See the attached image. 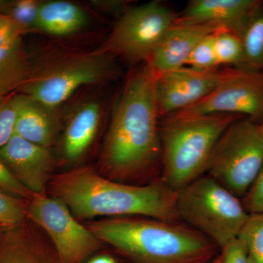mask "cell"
Here are the masks:
<instances>
[{
    "mask_svg": "<svg viewBox=\"0 0 263 263\" xmlns=\"http://www.w3.org/2000/svg\"><path fill=\"white\" fill-rule=\"evenodd\" d=\"M178 15L158 1L129 8L99 49L131 62H146Z\"/></svg>",
    "mask_w": 263,
    "mask_h": 263,
    "instance_id": "ba28073f",
    "label": "cell"
},
{
    "mask_svg": "<svg viewBox=\"0 0 263 263\" xmlns=\"http://www.w3.org/2000/svg\"><path fill=\"white\" fill-rule=\"evenodd\" d=\"M100 10L108 12H125L127 3L124 1H93L91 3Z\"/></svg>",
    "mask_w": 263,
    "mask_h": 263,
    "instance_id": "4dcf8cb0",
    "label": "cell"
},
{
    "mask_svg": "<svg viewBox=\"0 0 263 263\" xmlns=\"http://www.w3.org/2000/svg\"><path fill=\"white\" fill-rule=\"evenodd\" d=\"M176 210L179 219L222 249L238 238L250 216L238 197L210 176L178 191Z\"/></svg>",
    "mask_w": 263,
    "mask_h": 263,
    "instance_id": "8992f818",
    "label": "cell"
},
{
    "mask_svg": "<svg viewBox=\"0 0 263 263\" xmlns=\"http://www.w3.org/2000/svg\"><path fill=\"white\" fill-rule=\"evenodd\" d=\"M156 79L146 62L126 81L100 160L103 171L112 179L141 174L162 158Z\"/></svg>",
    "mask_w": 263,
    "mask_h": 263,
    "instance_id": "6da1fadb",
    "label": "cell"
},
{
    "mask_svg": "<svg viewBox=\"0 0 263 263\" xmlns=\"http://www.w3.org/2000/svg\"><path fill=\"white\" fill-rule=\"evenodd\" d=\"M89 21L88 13L70 2H45L40 7L37 30L53 36L70 35L82 30Z\"/></svg>",
    "mask_w": 263,
    "mask_h": 263,
    "instance_id": "ac0fdd59",
    "label": "cell"
},
{
    "mask_svg": "<svg viewBox=\"0 0 263 263\" xmlns=\"http://www.w3.org/2000/svg\"><path fill=\"white\" fill-rule=\"evenodd\" d=\"M221 30L226 29L214 24L176 22L146 62L156 75L185 67L192 51L199 42L204 37Z\"/></svg>",
    "mask_w": 263,
    "mask_h": 263,
    "instance_id": "5bb4252c",
    "label": "cell"
},
{
    "mask_svg": "<svg viewBox=\"0 0 263 263\" xmlns=\"http://www.w3.org/2000/svg\"><path fill=\"white\" fill-rule=\"evenodd\" d=\"M24 32L14 21L0 13V48L21 37Z\"/></svg>",
    "mask_w": 263,
    "mask_h": 263,
    "instance_id": "f546056e",
    "label": "cell"
},
{
    "mask_svg": "<svg viewBox=\"0 0 263 263\" xmlns=\"http://www.w3.org/2000/svg\"><path fill=\"white\" fill-rule=\"evenodd\" d=\"M223 249L224 254L220 263H250L248 249L240 238L232 240Z\"/></svg>",
    "mask_w": 263,
    "mask_h": 263,
    "instance_id": "f1b7e54d",
    "label": "cell"
},
{
    "mask_svg": "<svg viewBox=\"0 0 263 263\" xmlns=\"http://www.w3.org/2000/svg\"><path fill=\"white\" fill-rule=\"evenodd\" d=\"M51 186L54 197L79 219L139 215L168 222L179 219L177 192L162 180L145 186H133L81 167L57 175Z\"/></svg>",
    "mask_w": 263,
    "mask_h": 263,
    "instance_id": "7a4b0ae2",
    "label": "cell"
},
{
    "mask_svg": "<svg viewBox=\"0 0 263 263\" xmlns=\"http://www.w3.org/2000/svg\"><path fill=\"white\" fill-rule=\"evenodd\" d=\"M260 1L257 0H193L177 23L214 24L238 36L246 20Z\"/></svg>",
    "mask_w": 263,
    "mask_h": 263,
    "instance_id": "9a60e30c",
    "label": "cell"
},
{
    "mask_svg": "<svg viewBox=\"0 0 263 263\" xmlns=\"http://www.w3.org/2000/svg\"><path fill=\"white\" fill-rule=\"evenodd\" d=\"M250 263H254L253 261H252V259H251V257H250Z\"/></svg>",
    "mask_w": 263,
    "mask_h": 263,
    "instance_id": "8d00e7d4",
    "label": "cell"
},
{
    "mask_svg": "<svg viewBox=\"0 0 263 263\" xmlns=\"http://www.w3.org/2000/svg\"><path fill=\"white\" fill-rule=\"evenodd\" d=\"M243 206L247 212L252 214L263 213V165L255 181L247 192Z\"/></svg>",
    "mask_w": 263,
    "mask_h": 263,
    "instance_id": "83f0119b",
    "label": "cell"
},
{
    "mask_svg": "<svg viewBox=\"0 0 263 263\" xmlns=\"http://www.w3.org/2000/svg\"><path fill=\"white\" fill-rule=\"evenodd\" d=\"M103 243L138 263H196L214 250V243L190 227L157 219L117 217L90 223Z\"/></svg>",
    "mask_w": 263,
    "mask_h": 263,
    "instance_id": "3957f363",
    "label": "cell"
},
{
    "mask_svg": "<svg viewBox=\"0 0 263 263\" xmlns=\"http://www.w3.org/2000/svg\"><path fill=\"white\" fill-rule=\"evenodd\" d=\"M42 2L36 0L10 1L3 14L8 15L18 24L24 33L37 30V21Z\"/></svg>",
    "mask_w": 263,
    "mask_h": 263,
    "instance_id": "603a6c76",
    "label": "cell"
},
{
    "mask_svg": "<svg viewBox=\"0 0 263 263\" xmlns=\"http://www.w3.org/2000/svg\"><path fill=\"white\" fill-rule=\"evenodd\" d=\"M238 238L243 240L254 263H263V213L252 214Z\"/></svg>",
    "mask_w": 263,
    "mask_h": 263,
    "instance_id": "7402d4cb",
    "label": "cell"
},
{
    "mask_svg": "<svg viewBox=\"0 0 263 263\" xmlns=\"http://www.w3.org/2000/svg\"><path fill=\"white\" fill-rule=\"evenodd\" d=\"M214 263H220V259H217V260H216Z\"/></svg>",
    "mask_w": 263,
    "mask_h": 263,
    "instance_id": "e575fe53",
    "label": "cell"
},
{
    "mask_svg": "<svg viewBox=\"0 0 263 263\" xmlns=\"http://www.w3.org/2000/svg\"><path fill=\"white\" fill-rule=\"evenodd\" d=\"M27 218L44 232L63 263H83L103 243L63 202L46 193L34 194L29 200Z\"/></svg>",
    "mask_w": 263,
    "mask_h": 263,
    "instance_id": "9c48e42d",
    "label": "cell"
},
{
    "mask_svg": "<svg viewBox=\"0 0 263 263\" xmlns=\"http://www.w3.org/2000/svg\"><path fill=\"white\" fill-rule=\"evenodd\" d=\"M29 200L10 196L0 191V224L11 228L20 224L27 218Z\"/></svg>",
    "mask_w": 263,
    "mask_h": 263,
    "instance_id": "cb8c5ba5",
    "label": "cell"
},
{
    "mask_svg": "<svg viewBox=\"0 0 263 263\" xmlns=\"http://www.w3.org/2000/svg\"><path fill=\"white\" fill-rule=\"evenodd\" d=\"M25 220L0 232V263H63L43 230Z\"/></svg>",
    "mask_w": 263,
    "mask_h": 263,
    "instance_id": "4fadbf2b",
    "label": "cell"
},
{
    "mask_svg": "<svg viewBox=\"0 0 263 263\" xmlns=\"http://www.w3.org/2000/svg\"><path fill=\"white\" fill-rule=\"evenodd\" d=\"M15 110L14 134L48 148L56 138L59 121L54 109L27 95H13Z\"/></svg>",
    "mask_w": 263,
    "mask_h": 263,
    "instance_id": "2e32d148",
    "label": "cell"
},
{
    "mask_svg": "<svg viewBox=\"0 0 263 263\" xmlns=\"http://www.w3.org/2000/svg\"><path fill=\"white\" fill-rule=\"evenodd\" d=\"M215 114H238L252 121L263 119V71L233 67L229 76L210 95L168 117Z\"/></svg>",
    "mask_w": 263,
    "mask_h": 263,
    "instance_id": "30bf717a",
    "label": "cell"
},
{
    "mask_svg": "<svg viewBox=\"0 0 263 263\" xmlns=\"http://www.w3.org/2000/svg\"><path fill=\"white\" fill-rule=\"evenodd\" d=\"M233 67L197 70L185 67L157 75L156 100L159 117L189 108L210 95L229 76Z\"/></svg>",
    "mask_w": 263,
    "mask_h": 263,
    "instance_id": "8fae6325",
    "label": "cell"
},
{
    "mask_svg": "<svg viewBox=\"0 0 263 263\" xmlns=\"http://www.w3.org/2000/svg\"><path fill=\"white\" fill-rule=\"evenodd\" d=\"M259 131H260L261 136H262V138L263 139V122L262 124H260V125H259Z\"/></svg>",
    "mask_w": 263,
    "mask_h": 263,
    "instance_id": "836d02e7",
    "label": "cell"
},
{
    "mask_svg": "<svg viewBox=\"0 0 263 263\" xmlns=\"http://www.w3.org/2000/svg\"><path fill=\"white\" fill-rule=\"evenodd\" d=\"M213 40L214 51L219 65L241 67L243 60V45L236 34L221 30L214 34Z\"/></svg>",
    "mask_w": 263,
    "mask_h": 263,
    "instance_id": "44dd1931",
    "label": "cell"
},
{
    "mask_svg": "<svg viewBox=\"0 0 263 263\" xmlns=\"http://www.w3.org/2000/svg\"><path fill=\"white\" fill-rule=\"evenodd\" d=\"M263 165V139L249 118L233 122L218 140L206 171L235 196L248 192Z\"/></svg>",
    "mask_w": 263,
    "mask_h": 263,
    "instance_id": "52a82bcc",
    "label": "cell"
},
{
    "mask_svg": "<svg viewBox=\"0 0 263 263\" xmlns=\"http://www.w3.org/2000/svg\"><path fill=\"white\" fill-rule=\"evenodd\" d=\"M0 159L27 190L34 194H45L55 162L48 148L14 134L0 148Z\"/></svg>",
    "mask_w": 263,
    "mask_h": 263,
    "instance_id": "7c38bea8",
    "label": "cell"
},
{
    "mask_svg": "<svg viewBox=\"0 0 263 263\" xmlns=\"http://www.w3.org/2000/svg\"><path fill=\"white\" fill-rule=\"evenodd\" d=\"M31 71L21 37L0 48V94H13L20 89Z\"/></svg>",
    "mask_w": 263,
    "mask_h": 263,
    "instance_id": "d6986e66",
    "label": "cell"
},
{
    "mask_svg": "<svg viewBox=\"0 0 263 263\" xmlns=\"http://www.w3.org/2000/svg\"><path fill=\"white\" fill-rule=\"evenodd\" d=\"M13 95L0 94V148L14 136L15 110Z\"/></svg>",
    "mask_w": 263,
    "mask_h": 263,
    "instance_id": "484cf974",
    "label": "cell"
},
{
    "mask_svg": "<svg viewBox=\"0 0 263 263\" xmlns=\"http://www.w3.org/2000/svg\"><path fill=\"white\" fill-rule=\"evenodd\" d=\"M3 229V227L1 226V224H0V232H1V230Z\"/></svg>",
    "mask_w": 263,
    "mask_h": 263,
    "instance_id": "d590c367",
    "label": "cell"
},
{
    "mask_svg": "<svg viewBox=\"0 0 263 263\" xmlns=\"http://www.w3.org/2000/svg\"><path fill=\"white\" fill-rule=\"evenodd\" d=\"M243 45L241 67L249 70L263 71V2L246 20L238 34Z\"/></svg>",
    "mask_w": 263,
    "mask_h": 263,
    "instance_id": "ffe728a7",
    "label": "cell"
},
{
    "mask_svg": "<svg viewBox=\"0 0 263 263\" xmlns=\"http://www.w3.org/2000/svg\"><path fill=\"white\" fill-rule=\"evenodd\" d=\"M83 263H118L111 256L107 254H100L91 256Z\"/></svg>",
    "mask_w": 263,
    "mask_h": 263,
    "instance_id": "1f68e13d",
    "label": "cell"
},
{
    "mask_svg": "<svg viewBox=\"0 0 263 263\" xmlns=\"http://www.w3.org/2000/svg\"><path fill=\"white\" fill-rule=\"evenodd\" d=\"M243 117L215 114L164 118L160 130L164 183L178 192L200 178L221 135Z\"/></svg>",
    "mask_w": 263,
    "mask_h": 263,
    "instance_id": "277c9868",
    "label": "cell"
},
{
    "mask_svg": "<svg viewBox=\"0 0 263 263\" xmlns=\"http://www.w3.org/2000/svg\"><path fill=\"white\" fill-rule=\"evenodd\" d=\"M0 191L8 194L10 196L24 200H30L34 195L27 190L13 174L0 159Z\"/></svg>",
    "mask_w": 263,
    "mask_h": 263,
    "instance_id": "4316f807",
    "label": "cell"
},
{
    "mask_svg": "<svg viewBox=\"0 0 263 263\" xmlns=\"http://www.w3.org/2000/svg\"><path fill=\"white\" fill-rule=\"evenodd\" d=\"M102 110L96 101L86 102L71 115L63 138V154L67 160L80 158L91 146L98 133Z\"/></svg>",
    "mask_w": 263,
    "mask_h": 263,
    "instance_id": "e0dca14e",
    "label": "cell"
},
{
    "mask_svg": "<svg viewBox=\"0 0 263 263\" xmlns=\"http://www.w3.org/2000/svg\"><path fill=\"white\" fill-rule=\"evenodd\" d=\"M9 2L7 0H0V13H3Z\"/></svg>",
    "mask_w": 263,
    "mask_h": 263,
    "instance_id": "d6a6232c",
    "label": "cell"
},
{
    "mask_svg": "<svg viewBox=\"0 0 263 263\" xmlns=\"http://www.w3.org/2000/svg\"><path fill=\"white\" fill-rule=\"evenodd\" d=\"M115 58L100 49L55 57L37 68L32 67L19 91L55 109L83 86L115 79L119 74Z\"/></svg>",
    "mask_w": 263,
    "mask_h": 263,
    "instance_id": "5b68a950",
    "label": "cell"
},
{
    "mask_svg": "<svg viewBox=\"0 0 263 263\" xmlns=\"http://www.w3.org/2000/svg\"><path fill=\"white\" fill-rule=\"evenodd\" d=\"M215 34V33H214ZM204 37L195 46L186 66L197 70H212L221 67L216 59L214 48V34Z\"/></svg>",
    "mask_w": 263,
    "mask_h": 263,
    "instance_id": "d4e9b609",
    "label": "cell"
}]
</instances>
